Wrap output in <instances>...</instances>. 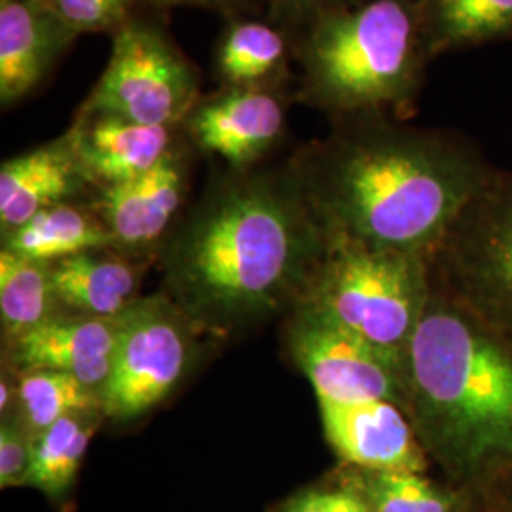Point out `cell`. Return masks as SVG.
I'll use <instances>...</instances> for the list:
<instances>
[{"label":"cell","instance_id":"obj_1","mask_svg":"<svg viewBox=\"0 0 512 512\" xmlns=\"http://www.w3.org/2000/svg\"><path fill=\"white\" fill-rule=\"evenodd\" d=\"M495 173L463 137L370 124L317 148L298 181L329 238L431 258Z\"/></svg>","mask_w":512,"mask_h":512},{"label":"cell","instance_id":"obj_2","mask_svg":"<svg viewBox=\"0 0 512 512\" xmlns=\"http://www.w3.org/2000/svg\"><path fill=\"white\" fill-rule=\"evenodd\" d=\"M327 247L300 181H232L173 239L167 283L192 321L234 327L302 302Z\"/></svg>","mask_w":512,"mask_h":512},{"label":"cell","instance_id":"obj_3","mask_svg":"<svg viewBox=\"0 0 512 512\" xmlns=\"http://www.w3.org/2000/svg\"><path fill=\"white\" fill-rule=\"evenodd\" d=\"M401 408L454 490L512 480V344L435 289L404 349Z\"/></svg>","mask_w":512,"mask_h":512},{"label":"cell","instance_id":"obj_4","mask_svg":"<svg viewBox=\"0 0 512 512\" xmlns=\"http://www.w3.org/2000/svg\"><path fill=\"white\" fill-rule=\"evenodd\" d=\"M427 57L421 8L410 0L336 8L306 40V93L315 105L340 114L401 107L418 90Z\"/></svg>","mask_w":512,"mask_h":512},{"label":"cell","instance_id":"obj_5","mask_svg":"<svg viewBox=\"0 0 512 512\" xmlns=\"http://www.w3.org/2000/svg\"><path fill=\"white\" fill-rule=\"evenodd\" d=\"M433 296L429 258L329 238L327 253L300 304L403 355Z\"/></svg>","mask_w":512,"mask_h":512},{"label":"cell","instance_id":"obj_6","mask_svg":"<svg viewBox=\"0 0 512 512\" xmlns=\"http://www.w3.org/2000/svg\"><path fill=\"white\" fill-rule=\"evenodd\" d=\"M429 264L437 293L512 344V173L497 169Z\"/></svg>","mask_w":512,"mask_h":512},{"label":"cell","instance_id":"obj_7","mask_svg":"<svg viewBox=\"0 0 512 512\" xmlns=\"http://www.w3.org/2000/svg\"><path fill=\"white\" fill-rule=\"evenodd\" d=\"M192 319L164 296L137 300L118 315V342L103 414L112 420L145 416L177 387L194 357Z\"/></svg>","mask_w":512,"mask_h":512},{"label":"cell","instance_id":"obj_8","mask_svg":"<svg viewBox=\"0 0 512 512\" xmlns=\"http://www.w3.org/2000/svg\"><path fill=\"white\" fill-rule=\"evenodd\" d=\"M194 97L186 61L156 29L126 25L112 46L88 110L135 124L165 126L181 118Z\"/></svg>","mask_w":512,"mask_h":512},{"label":"cell","instance_id":"obj_9","mask_svg":"<svg viewBox=\"0 0 512 512\" xmlns=\"http://www.w3.org/2000/svg\"><path fill=\"white\" fill-rule=\"evenodd\" d=\"M291 353L317 401H389L403 406V355L376 348L325 313L300 304L289 332Z\"/></svg>","mask_w":512,"mask_h":512},{"label":"cell","instance_id":"obj_10","mask_svg":"<svg viewBox=\"0 0 512 512\" xmlns=\"http://www.w3.org/2000/svg\"><path fill=\"white\" fill-rule=\"evenodd\" d=\"M330 448L349 467L425 473L429 458L403 408L389 401H319Z\"/></svg>","mask_w":512,"mask_h":512},{"label":"cell","instance_id":"obj_11","mask_svg":"<svg viewBox=\"0 0 512 512\" xmlns=\"http://www.w3.org/2000/svg\"><path fill=\"white\" fill-rule=\"evenodd\" d=\"M118 342V317L52 315L12 340V355L23 370H54L101 391L107 384Z\"/></svg>","mask_w":512,"mask_h":512},{"label":"cell","instance_id":"obj_12","mask_svg":"<svg viewBox=\"0 0 512 512\" xmlns=\"http://www.w3.org/2000/svg\"><path fill=\"white\" fill-rule=\"evenodd\" d=\"M69 27L38 0H2L0 6V99L10 105L46 76Z\"/></svg>","mask_w":512,"mask_h":512},{"label":"cell","instance_id":"obj_13","mask_svg":"<svg viewBox=\"0 0 512 512\" xmlns=\"http://www.w3.org/2000/svg\"><path fill=\"white\" fill-rule=\"evenodd\" d=\"M183 164L169 150L150 171L107 186L101 213L114 243L143 249L165 232L183 202Z\"/></svg>","mask_w":512,"mask_h":512},{"label":"cell","instance_id":"obj_14","mask_svg":"<svg viewBox=\"0 0 512 512\" xmlns=\"http://www.w3.org/2000/svg\"><path fill=\"white\" fill-rule=\"evenodd\" d=\"M283 122V109L270 93L241 90L198 109L192 116V135L203 150L243 165L274 145Z\"/></svg>","mask_w":512,"mask_h":512},{"label":"cell","instance_id":"obj_15","mask_svg":"<svg viewBox=\"0 0 512 512\" xmlns=\"http://www.w3.org/2000/svg\"><path fill=\"white\" fill-rule=\"evenodd\" d=\"M93 116L74 131L69 141L82 171L107 186L141 177L169 152L165 126H145L103 114Z\"/></svg>","mask_w":512,"mask_h":512},{"label":"cell","instance_id":"obj_16","mask_svg":"<svg viewBox=\"0 0 512 512\" xmlns=\"http://www.w3.org/2000/svg\"><path fill=\"white\" fill-rule=\"evenodd\" d=\"M86 173L78 164L71 141L21 154L0 169V224L14 232L46 207L73 196Z\"/></svg>","mask_w":512,"mask_h":512},{"label":"cell","instance_id":"obj_17","mask_svg":"<svg viewBox=\"0 0 512 512\" xmlns=\"http://www.w3.org/2000/svg\"><path fill=\"white\" fill-rule=\"evenodd\" d=\"M57 304L73 313L114 319L135 304L139 272L118 256L88 251L50 264Z\"/></svg>","mask_w":512,"mask_h":512},{"label":"cell","instance_id":"obj_18","mask_svg":"<svg viewBox=\"0 0 512 512\" xmlns=\"http://www.w3.org/2000/svg\"><path fill=\"white\" fill-rule=\"evenodd\" d=\"M114 243L109 228L71 205L57 203L42 209L23 226L8 234L4 249L54 264L69 256L99 251Z\"/></svg>","mask_w":512,"mask_h":512},{"label":"cell","instance_id":"obj_19","mask_svg":"<svg viewBox=\"0 0 512 512\" xmlns=\"http://www.w3.org/2000/svg\"><path fill=\"white\" fill-rule=\"evenodd\" d=\"M431 55L512 37V0H423Z\"/></svg>","mask_w":512,"mask_h":512},{"label":"cell","instance_id":"obj_20","mask_svg":"<svg viewBox=\"0 0 512 512\" xmlns=\"http://www.w3.org/2000/svg\"><path fill=\"white\" fill-rule=\"evenodd\" d=\"M16 391L18 418L33 439L63 418L103 412L101 391L65 372H23Z\"/></svg>","mask_w":512,"mask_h":512},{"label":"cell","instance_id":"obj_21","mask_svg":"<svg viewBox=\"0 0 512 512\" xmlns=\"http://www.w3.org/2000/svg\"><path fill=\"white\" fill-rule=\"evenodd\" d=\"M103 416V412L69 416L37 435L33 439L27 486L37 488L50 499L67 494Z\"/></svg>","mask_w":512,"mask_h":512},{"label":"cell","instance_id":"obj_22","mask_svg":"<svg viewBox=\"0 0 512 512\" xmlns=\"http://www.w3.org/2000/svg\"><path fill=\"white\" fill-rule=\"evenodd\" d=\"M346 486L370 512H469L471 497L444 490L423 473H387L351 467Z\"/></svg>","mask_w":512,"mask_h":512},{"label":"cell","instance_id":"obj_23","mask_svg":"<svg viewBox=\"0 0 512 512\" xmlns=\"http://www.w3.org/2000/svg\"><path fill=\"white\" fill-rule=\"evenodd\" d=\"M50 264L10 249L0 253V319L10 340L55 315Z\"/></svg>","mask_w":512,"mask_h":512},{"label":"cell","instance_id":"obj_24","mask_svg":"<svg viewBox=\"0 0 512 512\" xmlns=\"http://www.w3.org/2000/svg\"><path fill=\"white\" fill-rule=\"evenodd\" d=\"M285 42L262 23L234 25L220 46V71L236 84L255 82L283 59Z\"/></svg>","mask_w":512,"mask_h":512},{"label":"cell","instance_id":"obj_25","mask_svg":"<svg viewBox=\"0 0 512 512\" xmlns=\"http://www.w3.org/2000/svg\"><path fill=\"white\" fill-rule=\"evenodd\" d=\"M33 437L23 427L18 414L2 421L0 429V486L14 488L27 486L31 471Z\"/></svg>","mask_w":512,"mask_h":512},{"label":"cell","instance_id":"obj_26","mask_svg":"<svg viewBox=\"0 0 512 512\" xmlns=\"http://www.w3.org/2000/svg\"><path fill=\"white\" fill-rule=\"evenodd\" d=\"M52 10L71 31L107 27L122 12L110 0H52Z\"/></svg>","mask_w":512,"mask_h":512},{"label":"cell","instance_id":"obj_27","mask_svg":"<svg viewBox=\"0 0 512 512\" xmlns=\"http://www.w3.org/2000/svg\"><path fill=\"white\" fill-rule=\"evenodd\" d=\"M281 512H370L361 495L348 486L338 490H310L294 495Z\"/></svg>","mask_w":512,"mask_h":512},{"label":"cell","instance_id":"obj_28","mask_svg":"<svg viewBox=\"0 0 512 512\" xmlns=\"http://www.w3.org/2000/svg\"><path fill=\"white\" fill-rule=\"evenodd\" d=\"M469 512H512V480L471 499Z\"/></svg>","mask_w":512,"mask_h":512},{"label":"cell","instance_id":"obj_29","mask_svg":"<svg viewBox=\"0 0 512 512\" xmlns=\"http://www.w3.org/2000/svg\"><path fill=\"white\" fill-rule=\"evenodd\" d=\"M114 6H118V8H122L124 6V0H110Z\"/></svg>","mask_w":512,"mask_h":512},{"label":"cell","instance_id":"obj_30","mask_svg":"<svg viewBox=\"0 0 512 512\" xmlns=\"http://www.w3.org/2000/svg\"><path fill=\"white\" fill-rule=\"evenodd\" d=\"M158 2H192V0H158Z\"/></svg>","mask_w":512,"mask_h":512},{"label":"cell","instance_id":"obj_31","mask_svg":"<svg viewBox=\"0 0 512 512\" xmlns=\"http://www.w3.org/2000/svg\"><path fill=\"white\" fill-rule=\"evenodd\" d=\"M298 2H323V0H298Z\"/></svg>","mask_w":512,"mask_h":512}]
</instances>
